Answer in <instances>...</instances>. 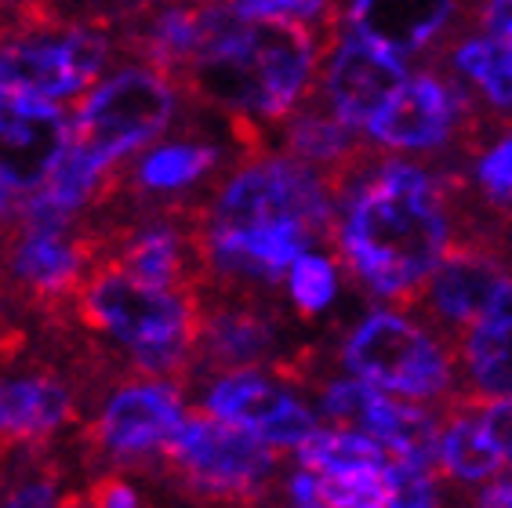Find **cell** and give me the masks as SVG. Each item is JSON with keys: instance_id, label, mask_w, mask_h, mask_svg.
I'll return each mask as SVG.
<instances>
[{"instance_id": "obj_25", "label": "cell", "mask_w": 512, "mask_h": 508, "mask_svg": "<svg viewBox=\"0 0 512 508\" xmlns=\"http://www.w3.org/2000/svg\"><path fill=\"white\" fill-rule=\"evenodd\" d=\"M291 458L302 469L324 476V472H342V469H385L389 465V450L375 436H367L360 429L320 425Z\"/></svg>"}, {"instance_id": "obj_7", "label": "cell", "mask_w": 512, "mask_h": 508, "mask_svg": "<svg viewBox=\"0 0 512 508\" xmlns=\"http://www.w3.org/2000/svg\"><path fill=\"white\" fill-rule=\"evenodd\" d=\"M178 95V80L149 62L113 69L73 109V142L120 175L142 149L171 131Z\"/></svg>"}, {"instance_id": "obj_15", "label": "cell", "mask_w": 512, "mask_h": 508, "mask_svg": "<svg viewBox=\"0 0 512 508\" xmlns=\"http://www.w3.org/2000/svg\"><path fill=\"white\" fill-rule=\"evenodd\" d=\"M407 80L404 55L382 48L371 37L356 33L353 26L338 33L327 48L316 98L349 127L364 131L367 120L393 98V91Z\"/></svg>"}, {"instance_id": "obj_23", "label": "cell", "mask_w": 512, "mask_h": 508, "mask_svg": "<svg viewBox=\"0 0 512 508\" xmlns=\"http://www.w3.org/2000/svg\"><path fill=\"white\" fill-rule=\"evenodd\" d=\"M458 396L454 400H502L512 396V323L476 320L454 342Z\"/></svg>"}, {"instance_id": "obj_26", "label": "cell", "mask_w": 512, "mask_h": 508, "mask_svg": "<svg viewBox=\"0 0 512 508\" xmlns=\"http://www.w3.org/2000/svg\"><path fill=\"white\" fill-rule=\"evenodd\" d=\"M342 291V265L331 251L313 247L287 269L284 280V305L295 320H316L338 302Z\"/></svg>"}, {"instance_id": "obj_32", "label": "cell", "mask_w": 512, "mask_h": 508, "mask_svg": "<svg viewBox=\"0 0 512 508\" xmlns=\"http://www.w3.org/2000/svg\"><path fill=\"white\" fill-rule=\"evenodd\" d=\"M88 508H149L146 490L138 487V479L124 469L102 472L88 490Z\"/></svg>"}, {"instance_id": "obj_2", "label": "cell", "mask_w": 512, "mask_h": 508, "mask_svg": "<svg viewBox=\"0 0 512 508\" xmlns=\"http://www.w3.org/2000/svg\"><path fill=\"white\" fill-rule=\"evenodd\" d=\"M331 44L306 22L237 15L178 77V88L229 117L244 153H258L266 127H280L316 95Z\"/></svg>"}, {"instance_id": "obj_34", "label": "cell", "mask_w": 512, "mask_h": 508, "mask_svg": "<svg viewBox=\"0 0 512 508\" xmlns=\"http://www.w3.org/2000/svg\"><path fill=\"white\" fill-rule=\"evenodd\" d=\"M284 501L287 508H331L320 498V479H316V472L302 469V465H295L284 476Z\"/></svg>"}, {"instance_id": "obj_20", "label": "cell", "mask_w": 512, "mask_h": 508, "mask_svg": "<svg viewBox=\"0 0 512 508\" xmlns=\"http://www.w3.org/2000/svg\"><path fill=\"white\" fill-rule=\"evenodd\" d=\"M462 8L465 0H349L345 19L356 33L407 59L444 37Z\"/></svg>"}, {"instance_id": "obj_5", "label": "cell", "mask_w": 512, "mask_h": 508, "mask_svg": "<svg viewBox=\"0 0 512 508\" xmlns=\"http://www.w3.org/2000/svg\"><path fill=\"white\" fill-rule=\"evenodd\" d=\"M284 458L251 432L193 407L160 469L182 494L207 508H262L276 483H284Z\"/></svg>"}, {"instance_id": "obj_17", "label": "cell", "mask_w": 512, "mask_h": 508, "mask_svg": "<svg viewBox=\"0 0 512 508\" xmlns=\"http://www.w3.org/2000/svg\"><path fill=\"white\" fill-rule=\"evenodd\" d=\"M222 175V146L197 135H171L131 160L124 189L157 211H186L189 196L211 189Z\"/></svg>"}, {"instance_id": "obj_9", "label": "cell", "mask_w": 512, "mask_h": 508, "mask_svg": "<svg viewBox=\"0 0 512 508\" xmlns=\"http://www.w3.org/2000/svg\"><path fill=\"white\" fill-rule=\"evenodd\" d=\"M491 131L494 124L473 95L451 73L444 77L436 69L407 77L364 127L367 142L382 153H436L454 146L462 157H473Z\"/></svg>"}, {"instance_id": "obj_33", "label": "cell", "mask_w": 512, "mask_h": 508, "mask_svg": "<svg viewBox=\"0 0 512 508\" xmlns=\"http://www.w3.org/2000/svg\"><path fill=\"white\" fill-rule=\"evenodd\" d=\"M454 407H469L476 418L483 421V429L498 443L502 450L505 465L512 469V396H502V400H451ZM447 403V407H451Z\"/></svg>"}, {"instance_id": "obj_18", "label": "cell", "mask_w": 512, "mask_h": 508, "mask_svg": "<svg viewBox=\"0 0 512 508\" xmlns=\"http://www.w3.org/2000/svg\"><path fill=\"white\" fill-rule=\"evenodd\" d=\"M109 262L157 287H200V258L186 211H149L128 225Z\"/></svg>"}, {"instance_id": "obj_8", "label": "cell", "mask_w": 512, "mask_h": 508, "mask_svg": "<svg viewBox=\"0 0 512 508\" xmlns=\"http://www.w3.org/2000/svg\"><path fill=\"white\" fill-rule=\"evenodd\" d=\"M109 62V37L95 26H73L40 11H22L19 22L0 33V91L73 102L102 80Z\"/></svg>"}, {"instance_id": "obj_10", "label": "cell", "mask_w": 512, "mask_h": 508, "mask_svg": "<svg viewBox=\"0 0 512 508\" xmlns=\"http://www.w3.org/2000/svg\"><path fill=\"white\" fill-rule=\"evenodd\" d=\"M189 411L186 381L131 371L99 396L88 421V440L109 469L138 472L164 461Z\"/></svg>"}, {"instance_id": "obj_36", "label": "cell", "mask_w": 512, "mask_h": 508, "mask_svg": "<svg viewBox=\"0 0 512 508\" xmlns=\"http://www.w3.org/2000/svg\"><path fill=\"white\" fill-rule=\"evenodd\" d=\"M473 508H512V479H494L491 487H483Z\"/></svg>"}, {"instance_id": "obj_27", "label": "cell", "mask_w": 512, "mask_h": 508, "mask_svg": "<svg viewBox=\"0 0 512 508\" xmlns=\"http://www.w3.org/2000/svg\"><path fill=\"white\" fill-rule=\"evenodd\" d=\"M465 186L480 207L505 218L512 215V127H505L491 142H483L469 157Z\"/></svg>"}, {"instance_id": "obj_22", "label": "cell", "mask_w": 512, "mask_h": 508, "mask_svg": "<svg viewBox=\"0 0 512 508\" xmlns=\"http://www.w3.org/2000/svg\"><path fill=\"white\" fill-rule=\"evenodd\" d=\"M356 135H360L356 127H349L342 117H335L313 95L295 117H287L280 124V149L298 160H306V164H313L327 178H335L342 171H349L371 149V142H360Z\"/></svg>"}, {"instance_id": "obj_14", "label": "cell", "mask_w": 512, "mask_h": 508, "mask_svg": "<svg viewBox=\"0 0 512 508\" xmlns=\"http://www.w3.org/2000/svg\"><path fill=\"white\" fill-rule=\"evenodd\" d=\"M95 265L99 254L77 225L15 222L0 247L4 280L37 305H73Z\"/></svg>"}, {"instance_id": "obj_37", "label": "cell", "mask_w": 512, "mask_h": 508, "mask_svg": "<svg viewBox=\"0 0 512 508\" xmlns=\"http://www.w3.org/2000/svg\"><path fill=\"white\" fill-rule=\"evenodd\" d=\"M19 207H22V196L15 193V189L0 178V225H11L15 222V215H19Z\"/></svg>"}, {"instance_id": "obj_24", "label": "cell", "mask_w": 512, "mask_h": 508, "mask_svg": "<svg viewBox=\"0 0 512 508\" xmlns=\"http://www.w3.org/2000/svg\"><path fill=\"white\" fill-rule=\"evenodd\" d=\"M502 469H509L498 443L487 436L483 421L469 407H444L440 418V476L451 487L465 490L476 483H491Z\"/></svg>"}, {"instance_id": "obj_16", "label": "cell", "mask_w": 512, "mask_h": 508, "mask_svg": "<svg viewBox=\"0 0 512 508\" xmlns=\"http://www.w3.org/2000/svg\"><path fill=\"white\" fill-rule=\"evenodd\" d=\"M73 142V113L48 98L0 91V178L26 200Z\"/></svg>"}, {"instance_id": "obj_19", "label": "cell", "mask_w": 512, "mask_h": 508, "mask_svg": "<svg viewBox=\"0 0 512 508\" xmlns=\"http://www.w3.org/2000/svg\"><path fill=\"white\" fill-rule=\"evenodd\" d=\"M80 414L77 389L55 371L0 374V443L40 447L66 432Z\"/></svg>"}, {"instance_id": "obj_30", "label": "cell", "mask_w": 512, "mask_h": 508, "mask_svg": "<svg viewBox=\"0 0 512 508\" xmlns=\"http://www.w3.org/2000/svg\"><path fill=\"white\" fill-rule=\"evenodd\" d=\"M385 476H389V487H393L389 508H444L447 483L436 472L411 465L404 458H389Z\"/></svg>"}, {"instance_id": "obj_4", "label": "cell", "mask_w": 512, "mask_h": 508, "mask_svg": "<svg viewBox=\"0 0 512 508\" xmlns=\"http://www.w3.org/2000/svg\"><path fill=\"white\" fill-rule=\"evenodd\" d=\"M197 229H266L302 225L324 251L335 247L338 196L331 178L284 149L244 153L233 171L186 211Z\"/></svg>"}, {"instance_id": "obj_1", "label": "cell", "mask_w": 512, "mask_h": 508, "mask_svg": "<svg viewBox=\"0 0 512 508\" xmlns=\"http://www.w3.org/2000/svg\"><path fill=\"white\" fill-rule=\"evenodd\" d=\"M331 189L338 196L331 254L356 287L396 309L454 240V167L429 171L371 146L331 178Z\"/></svg>"}, {"instance_id": "obj_6", "label": "cell", "mask_w": 512, "mask_h": 508, "mask_svg": "<svg viewBox=\"0 0 512 508\" xmlns=\"http://www.w3.org/2000/svg\"><path fill=\"white\" fill-rule=\"evenodd\" d=\"M342 367L375 389L400 400L429 403L444 411L458 396L454 345L418 316L400 309H375L345 334Z\"/></svg>"}, {"instance_id": "obj_13", "label": "cell", "mask_w": 512, "mask_h": 508, "mask_svg": "<svg viewBox=\"0 0 512 508\" xmlns=\"http://www.w3.org/2000/svg\"><path fill=\"white\" fill-rule=\"evenodd\" d=\"M284 309L273 298L204 291L200 287V338L197 371H240V367H276L295 349H287Z\"/></svg>"}, {"instance_id": "obj_31", "label": "cell", "mask_w": 512, "mask_h": 508, "mask_svg": "<svg viewBox=\"0 0 512 508\" xmlns=\"http://www.w3.org/2000/svg\"><path fill=\"white\" fill-rule=\"evenodd\" d=\"M0 508H69V494L55 472L26 469L0 487Z\"/></svg>"}, {"instance_id": "obj_21", "label": "cell", "mask_w": 512, "mask_h": 508, "mask_svg": "<svg viewBox=\"0 0 512 508\" xmlns=\"http://www.w3.org/2000/svg\"><path fill=\"white\" fill-rule=\"evenodd\" d=\"M447 73L494 127H512V44L491 33H462L444 48Z\"/></svg>"}, {"instance_id": "obj_3", "label": "cell", "mask_w": 512, "mask_h": 508, "mask_svg": "<svg viewBox=\"0 0 512 508\" xmlns=\"http://www.w3.org/2000/svg\"><path fill=\"white\" fill-rule=\"evenodd\" d=\"M73 313L135 374L186 381L197 371L200 287H157L99 258Z\"/></svg>"}, {"instance_id": "obj_35", "label": "cell", "mask_w": 512, "mask_h": 508, "mask_svg": "<svg viewBox=\"0 0 512 508\" xmlns=\"http://www.w3.org/2000/svg\"><path fill=\"white\" fill-rule=\"evenodd\" d=\"M473 19L480 26V33L512 44V0H480L473 4Z\"/></svg>"}, {"instance_id": "obj_29", "label": "cell", "mask_w": 512, "mask_h": 508, "mask_svg": "<svg viewBox=\"0 0 512 508\" xmlns=\"http://www.w3.org/2000/svg\"><path fill=\"white\" fill-rule=\"evenodd\" d=\"M244 19H295L320 30L327 40L338 37L335 0H218Z\"/></svg>"}, {"instance_id": "obj_11", "label": "cell", "mask_w": 512, "mask_h": 508, "mask_svg": "<svg viewBox=\"0 0 512 508\" xmlns=\"http://www.w3.org/2000/svg\"><path fill=\"white\" fill-rule=\"evenodd\" d=\"M197 407L251 432L280 454H295L320 429V414L302 400V389L273 367L204 374L197 385Z\"/></svg>"}, {"instance_id": "obj_28", "label": "cell", "mask_w": 512, "mask_h": 508, "mask_svg": "<svg viewBox=\"0 0 512 508\" xmlns=\"http://www.w3.org/2000/svg\"><path fill=\"white\" fill-rule=\"evenodd\" d=\"M316 479H320V498L331 508H389L393 498L385 469H342Z\"/></svg>"}, {"instance_id": "obj_12", "label": "cell", "mask_w": 512, "mask_h": 508, "mask_svg": "<svg viewBox=\"0 0 512 508\" xmlns=\"http://www.w3.org/2000/svg\"><path fill=\"white\" fill-rule=\"evenodd\" d=\"M509 276L512 251L476 236H454L440 265L396 309L418 316L425 327H433L454 345L465 327L487 316L494 294Z\"/></svg>"}]
</instances>
